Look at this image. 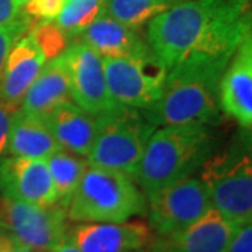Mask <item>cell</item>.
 Wrapping results in <instances>:
<instances>
[{
    "mask_svg": "<svg viewBox=\"0 0 252 252\" xmlns=\"http://www.w3.org/2000/svg\"><path fill=\"white\" fill-rule=\"evenodd\" d=\"M252 35V0H185L147 23V44L167 72L195 55H233Z\"/></svg>",
    "mask_w": 252,
    "mask_h": 252,
    "instance_id": "6da1fadb",
    "label": "cell"
},
{
    "mask_svg": "<svg viewBox=\"0 0 252 252\" xmlns=\"http://www.w3.org/2000/svg\"><path fill=\"white\" fill-rule=\"evenodd\" d=\"M233 55H195L167 72L160 98L146 115L156 127L215 125L220 119V81Z\"/></svg>",
    "mask_w": 252,
    "mask_h": 252,
    "instance_id": "7a4b0ae2",
    "label": "cell"
},
{
    "mask_svg": "<svg viewBox=\"0 0 252 252\" xmlns=\"http://www.w3.org/2000/svg\"><path fill=\"white\" fill-rule=\"evenodd\" d=\"M209 125H171L156 129L137 165L135 182L147 199L193 175L215 153Z\"/></svg>",
    "mask_w": 252,
    "mask_h": 252,
    "instance_id": "3957f363",
    "label": "cell"
},
{
    "mask_svg": "<svg viewBox=\"0 0 252 252\" xmlns=\"http://www.w3.org/2000/svg\"><path fill=\"white\" fill-rule=\"evenodd\" d=\"M146 212V196L133 178L90 164L67 206L69 220L79 223H122Z\"/></svg>",
    "mask_w": 252,
    "mask_h": 252,
    "instance_id": "277c9868",
    "label": "cell"
},
{
    "mask_svg": "<svg viewBox=\"0 0 252 252\" xmlns=\"http://www.w3.org/2000/svg\"><path fill=\"white\" fill-rule=\"evenodd\" d=\"M199 171L212 207L235 225L252 221V144L248 136L223 152H215Z\"/></svg>",
    "mask_w": 252,
    "mask_h": 252,
    "instance_id": "5b68a950",
    "label": "cell"
},
{
    "mask_svg": "<svg viewBox=\"0 0 252 252\" xmlns=\"http://www.w3.org/2000/svg\"><path fill=\"white\" fill-rule=\"evenodd\" d=\"M97 118V136L87 162L135 178L146 144L157 127L142 109L117 105Z\"/></svg>",
    "mask_w": 252,
    "mask_h": 252,
    "instance_id": "8992f818",
    "label": "cell"
},
{
    "mask_svg": "<svg viewBox=\"0 0 252 252\" xmlns=\"http://www.w3.org/2000/svg\"><path fill=\"white\" fill-rule=\"evenodd\" d=\"M67 209L59 203L36 206L26 202L0 198V233L32 252H49L66 238Z\"/></svg>",
    "mask_w": 252,
    "mask_h": 252,
    "instance_id": "52a82bcc",
    "label": "cell"
},
{
    "mask_svg": "<svg viewBox=\"0 0 252 252\" xmlns=\"http://www.w3.org/2000/svg\"><path fill=\"white\" fill-rule=\"evenodd\" d=\"M102 62L115 105L146 111L160 98L167 69L153 54L137 58H102Z\"/></svg>",
    "mask_w": 252,
    "mask_h": 252,
    "instance_id": "ba28073f",
    "label": "cell"
},
{
    "mask_svg": "<svg viewBox=\"0 0 252 252\" xmlns=\"http://www.w3.org/2000/svg\"><path fill=\"white\" fill-rule=\"evenodd\" d=\"M210 207L203 181L190 175L149 199V225L158 237L168 238L193 224Z\"/></svg>",
    "mask_w": 252,
    "mask_h": 252,
    "instance_id": "9c48e42d",
    "label": "cell"
},
{
    "mask_svg": "<svg viewBox=\"0 0 252 252\" xmlns=\"http://www.w3.org/2000/svg\"><path fill=\"white\" fill-rule=\"evenodd\" d=\"M63 58L74 104L93 115L104 114L117 107L109 94L102 58L93 48L83 41H76L64 49Z\"/></svg>",
    "mask_w": 252,
    "mask_h": 252,
    "instance_id": "30bf717a",
    "label": "cell"
},
{
    "mask_svg": "<svg viewBox=\"0 0 252 252\" xmlns=\"http://www.w3.org/2000/svg\"><path fill=\"white\" fill-rule=\"evenodd\" d=\"M1 196L36 206L58 203L54 181L46 160L7 156L0 158Z\"/></svg>",
    "mask_w": 252,
    "mask_h": 252,
    "instance_id": "8fae6325",
    "label": "cell"
},
{
    "mask_svg": "<svg viewBox=\"0 0 252 252\" xmlns=\"http://www.w3.org/2000/svg\"><path fill=\"white\" fill-rule=\"evenodd\" d=\"M80 252H142L154 240L153 230L143 221L81 223L69 228Z\"/></svg>",
    "mask_w": 252,
    "mask_h": 252,
    "instance_id": "7c38bea8",
    "label": "cell"
},
{
    "mask_svg": "<svg viewBox=\"0 0 252 252\" xmlns=\"http://www.w3.org/2000/svg\"><path fill=\"white\" fill-rule=\"evenodd\" d=\"M220 108L238 125L252 129V35L235 49L221 76Z\"/></svg>",
    "mask_w": 252,
    "mask_h": 252,
    "instance_id": "4fadbf2b",
    "label": "cell"
},
{
    "mask_svg": "<svg viewBox=\"0 0 252 252\" xmlns=\"http://www.w3.org/2000/svg\"><path fill=\"white\" fill-rule=\"evenodd\" d=\"M46 61V55L31 31L18 39L11 48L0 74V99L18 108Z\"/></svg>",
    "mask_w": 252,
    "mask_h": 252,
    "instance_id": "5bb4252c",
    "label": "cell"
},
{
    "mask_svg": "<svg viewBox=\"0 0 252 252\" xmlns=\"http://www.w3.org/2000/svg\"><path fill=\"white\" fill-rule=\"evenodd\" d=\"M79 36L101 58H137L152 54L147 41L137 34V28L129 27L104 13Z\"/></svg>",
    "mask_w": 252,
    "mask_h": 252,
    "instance_id": "9a60e30c",
    "label": "cell"
},
{
    "mask_svg": "<svg viewBox=\"0 0 252 252\" xmlns=\"http://www.w3.org/2000/svg\"><path fill=\"white\" fill-rule=\"evenodd\" d=\"M72 101L69 73L63 54L46 61L32 81L18 108L30 115L45 119L62 104Z\"/></svg>",
    "mask_w": 252,
    "mask_h": 252,
    "instance_id": "2e32d148",
    "label": "cell"
},
{
    "mask_svg": "<svg viewBox=\"0 0 252 252\" xmlns=\"http://www.w3.org/2000/svg\"><path fill=\"white\" fill-rule=\"evenodd\" d=\"M237 225L210 207L193 224L164 238L170 252H227Z\"/></svg>",
    "mask_w": 252,
    "mask_h": 252,
    "instance_id": "e0dca14e",
    "label": "cell"
},
{
    "mask_svg": "<svg viewBox=\"0 0 252 252\" xmlns=\"http://www.w3.org/2000/svg\"><path fill=\"white\" fill-rule=\"evenodd\" d=\"M45 119L61 149L84 158L89 156L98 129L97 115L84 111L73 101H67Z\"/></svg>",
    "mask_w": 252,
    "mask_h": 252,
    "instance_id": "ac0fdd59",
    "label": "cell"
},
{
    "mask_svg": "<svg viewBox=\"0 0 252 252\" xmlns=\"http://www.w3.org/2000/svg\"><path fill=\"white\" fill-rule=\"evenodd\" d=\"M59 149L61 146L46 124V119L30 115L20 108L16 109L10 122L6 146L10 156L46 160Z\"/></svg>",
    "mask_w": 252,
    "mask_h": 252,
    "instance_id": "d6986e66",
    "label": "cell"
},
{
    "mask_svg": "<svg viewBox=\"0 0 252 252\" xmlns=\"http://www.w3.org/2000/svg\"><path fill=\"white\" fill-rule=\"evenodd\" d=\"M46 164L54 181L58 203L67 209L89 162L81 156L59 149L46 158Z\"/></svg>",
    "mask_w": 252,
    "mask_h": 252,
    "instance_id": "ffe728a7",
    "label": "cell"
},
{
    "mask_svg": "<svg viewBox=\"0 0 252 252\" xmlns=\"http://www.w3.org/2000/svg\"><path fill=\"white\" fill-rule=\"evenodd\" d=\"M185 0H108L104 14L132 28H140L154 17Z\"/></svg>",
    "mask_w": 252,
    "mask_h": 252,
    "instance_id": "44dd1931",
    "label": "cell"
},
{
    "mask_svg": "<svg viewBox=\"0 0 252 252\" xmlns=\"http://www.w3.org/2000/svg\"><path fill=\"white\" fill-rule=\"evenodd\" d=\"M108 0H67L54 23L67 38L79 36L104 11Z\"/></svg>",
    "mask_w": 252,
    "mask_h": 252,
    "instance_id": "7402d4cb",
    "label": "cell"
},
{
    "mask_svg": "<svg viewBox=\"0 0 252 252\" xmlns=\"http://www.w3.org/2000/svg\"><path fill=\"white\" fill-rule=\"evenodd\" d=\"M32 24H34V20L27 16L24 11H20L17 17L0 26V74L4 67V63L11 48L17 44L18 39L27 35L31 31V28L34 27Z\"/></svg>",
    "mask_w": 252,
    "mask_h": 252,
    "instance_id": "603a6c76",
    "label": "cell"
},
{
    "mask_svg": "<svg viewBox=\"0 0 252 252\" xmlns=\"http://www.w3.org/2000/svg\"><path fill=\"white\" fill-rule=\"evenodd\" d=\"M31 34L35 36L48 61L63 54V49L69 39L54 21H41L31 28Z\"/></svg>",
    "mask_w": 252,
    "mask_h": 252,
    "instance_id": "cb8c5ba5",
    "label": "cell"
},
{
    "mask_svg": "<svg viewBox=\"0 0 252 252\" xmlns=\"http://www.w3.org/2000/svg\"><path fill=\"white\" fill-rule=\"evenodd\" d=\"M64 0H28L23 6V11L39 21H54L64 6Z\"/></svg>",
    "mask_w": 252,
    "mask_h": 252,
    "instance_id": "d4e9b609",
    "label": "cell"
},
{
    "mask_svg": "<svg viewBox=\"0 0 252 252\" xmlns=\"http://www.w3.org/2000/svg\"><path fill=\"white\" fill-rule=\"evenodd\" d=\"M227 252H252V221L235 227Z\"/></svg>",
    "mask_w": 252,
    "mask_h": 252,
    "instance_id": "484cf974",
    "label": "cell"
},
{
    "mask_svg": "<svg viewBox=\"0 0 252 252\" xmlns=\"http://www.w3.org/2000/svg\"><path fill=\"white\" fill-rule=\"evenodd\" d=\"M16 109L17 108L11 107V105L3 102L0 99V156L6 150L10 130V122H11V118H13V114L16 112Z\"/></svg>",
    "mask_w": 252,
    "mask_h": 252,
    "instance_id": "4316f807",
    "label": "cell"
},
{
    "mask_svg": "<svg viewBox=\"0 0 252 252\" xmlns=\"http://www.w3.org/2000/svg\"><path fill=\"white\" fill-rule=\"evenodd\" d=\"M20 11H21V7L18 6L16 0H0V26L17 17Z\"/></svg>",
    "mask_w": 252,
    "mask_h": 252,
    "instance_id": "83f0119b",
    "label": "cell"
},
{
    "mask_svg": "<svg viewBox=\"0 0 252 252\" xmlns=\"http://www.w3.org/2000/svg\"><path fill=\"white\" fill-rule=\"evenodd\" d=\"M0 252H32L13 240L10 235L0 233Z\"/></svg>",
    "mask_w": 252,
    "mask_h": 252,
    "instance_id": "f1b7e54d",
    "label": "cell"
},
{
    "mask_svg": "<svg viewBox=\"0 0 252 252\" xmlns=\"http://www.w3.org/2000/svg\"><path fill=\"white\" fill-rule=\"evenodd\" d=\"M49 252H80V250H79V248L76 247V244L70 240V237L66 235V238H63L62 241L58 244L52 251Z\"/></svg>",
    "mask_w": 252,
    "mask_h": 252,
    "instance_id": "f546056e",
    "label": "cell"
},
{
    "mask_svg": "<svg viewBox=\"0 0 252 252\" xmlns=\"http://www.w3.org/2000/svg\"><path fill=\"white\" fill-rule=\"evenodd\" d=\"M142 252H170L167 250V245L164 238L158 237V238H154L152 243L149 244Z\"/></svg>",
    "mask_w": 252,
    "mask_h": 252,
    "instance_id": "4dcf8cb0",
    "label": "cell"
},
{
    "mask_svg": "<svg viewBox=\"0 0 252 252\" xmlns=\"http://www.w3.org/2000/svg\"><path fill=\"white\" fill-rule=\"evenodd\" d=\"M16 1H17V3H18V6H20V7L23 9V6H24V4L27 3L28 0H16Z\"/></svg>",
    "mask_w": 252,
    "mask_h": 252,
    "instance_id": "1f68e13d",
    "label": "cell"
},
{
    "mask_svg": "<svg viewBox=\"0 0 252 252\" xmlns=\"http://www.w3.org/2000/svg\"><path fill=\"white\" fill-rule=\"evenodd\" d=\"M248 139H250V142H251V144H252V133H250V135H248Z\"/></svg>",
    "mask_w": 252,
    "mask_h": 252,
    "instance_id": "d6a6232c",
    "label": "cell"
},
{
    "mask_svg": "<svg viewBox=\"0 0 252 252\" xmlns=\"http://www.w3.org/2000/svg\"><path fill=\"white\" fill-rule=\"evenodd\" d=\"M64 1H67V0H64Z\"/></svg>",
    "mask_w": 252,
    "mask_h": 252,
    "instance_id": "836d02e7",
    "label": "cell"
}]
</instances>
